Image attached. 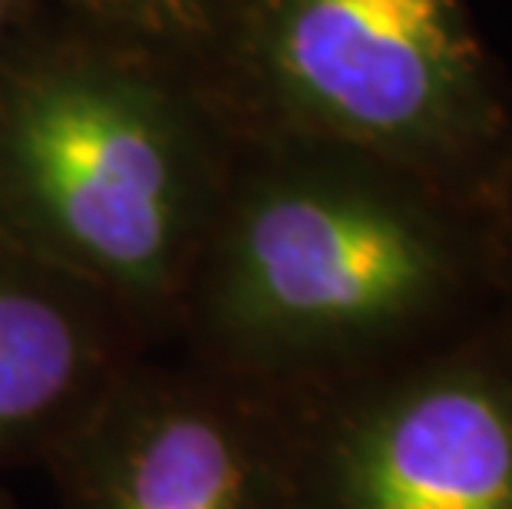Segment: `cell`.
Here are the masks:
<instances>
[{
    "mask_svg": "<svg viewBox=\"0 0 512 509\" xmlns=\"http://www.w3.org/2000/svg\"><path fill=\"white\" fill-rule=\"evenodd\" d=\"M248 149L185 291L219 374L311 391L503 301L499 212L347 149Z\"/></svg>",
    "mask_w": 512,
    "mask_h": 509,
    "instance_id": "cell-1",
    "label": "cell"
},
{
    "mask_svg": "<svg viewBox=\"0 0 512 509\" xmlns=\"http://www.w3.org/2000/svg\"><path fill=\"white\" fill-rule=\"evenodd\" d=\"M225 182L169 63L86 34L0 77V245L110 308L179 305Z\"/></svg>",
    "mask_w": 512,
    "mask_h": 509,
    "instance_id": "cell-2",
    "label": "cell"
},
{
    "mask_svg": "<svg viewBox=\"0 0 512 509\" xmlns=\"http://www.w3.org/2000/svg\"><path fill=\"white\" fill-rule=\"evenodd\" d=\"M205 63L245 143L347 149L503 205L512 90L470 0H238Z\"/></svg>",
    "mask_w": 512,
    "mask_h": 509,
    "instance_id": "cell-3",
    "label": "cell"
},
{
    "mask_svg": "<svg viewBox=\"0 0 512 509\" xmlns=\"http://www.w3.org/2000/svg\"><path fill=\"white\" fill-rule=\"evenodd\" d=\"M278 404L291 509H512L503 301L417 351Z\"/></svg>",
    "mask_w": 512,
    "mask_h": 509,
    "instance_id": "cell-4",
    "label": "cell"
},
{
    "mask_svg": "<svg viewBox=\"0 0 512 509\" xmlns=\"http://www.w3.org/2000/svg\"><path fill=\"white\" fill-rule=\"evenodd\" d=\"M43 460L67 509H291L278 397L219 371L123 367Z\"/></svg>",
    "mask_w": 512,
    "mask_h": 509,
    "instance_id": "cell-5",
    "label": "cell"
},
{
    "mask_svg": "<svg viewBox=\"0 0 512 509\" xmlns=\"http://www.w3.org/2000/svg\"><path fill=\"white\" fill-rule=\"evenodd\" d=\"M106 301L0 245V467L47 453L123 371Z\"/></svg>",
    "mask_w": 512,
    "mask_h": 509,
    "instance_id": "cell-6",
    "label": "cell"
},
{
    "mask_svg": "<svg viewBox=\"0 0 512 509\" xmlns=\"http://www.w3.org/2000/svg\"><path fill=\"white\" fill-rule=\"evenodd\" d=\"M86 34L139 50L169 67L205 60L238 0H57Z\"/></svg>",
    "mask_w": 512,
    "mask_h": 509,
    "instance_id": "cell-7",
    "label": "cell"
},
{
    "mask_svg": "<svg viewBox=\"0 0 512 509\" xmlns=\"http://www.w3.org/2000/svg\"><path fill=\"white\" fill-rule=\"evenodd\" d=\"M499 229H503V308L512 314V179L499 205Z\"/></svg>",
    "mask_w": 512,
    "mask_h": 509,
    "instance_id": "cell-8",
    "label": "cell"
},
{
    "mask_svg": "<svg viewBox=\"0 0 512 509\" xmlns=\"http://www.w3.org/2000/svg\"><path fill=\"white\" fill-rule=\"evenodd\" d=\"M7 20H10V0H0V37H4Z\"/></svg>",
    "mask_w": 512,
    "mask_h": 509,
    "instance_id": "cell-9",
    "label": "cell"
},
{
    "mask_svg": "<svg viewBox=\"0 0 512 509\" xmlns=\"http://www.w3.org/2000/svg\"><path fill=\"white\" fill-rule=\"evenodd\" d=\"M0 509H17V500L4 490V486H0Z\"/></svg>",
    "mask_w": 512,
    "mask_h": 509,
    "instance_id": "cell-10",
    "label": "cell"
}]
</instances>
